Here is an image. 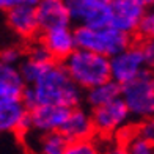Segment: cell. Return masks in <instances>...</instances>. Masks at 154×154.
Masks as SVG:
<instances>
[{"mask_svg": "<svg viewBox=\"0 0 154 154\" xmlns=\"http://www.w3.org/2000/svg\"><path fill=\"white\" fill-rule=\"evenodd\" d=\"M33 87L39 104H58L74 109L82 101L83 88L77 85L63 61H55Z\"/></svg>", "mask_w": 154, "mask_h": 154, "instance_id": "obj_1", "label": "cell"}, {"mask_svg": "<svg viewBox=\"0 0 154 154\" xmlns=\"http://www.w3.org/2000/svg\"><path fill=\"white\" fill-rule=\"evenodd\" d=\"M63 65L71 77L83 90L96 87L112 79L110 57L88 49L77 47L63 60Z\"/></svg>", "mask_w": 154, "mask_h": 154, "instance_id": "obj_2", "label": "cell"}, {"mask_svg": "<svg viewBox=\"0 0 154 154\" xmlns=\"http://www.w3.org/2000/svg\"><path fill=\"white\" fill-rule=\"evenodd\" d=\"M77 47L88 49L97 54L113 57L132 44V35L115 29L113 25L104 29H91L88 25H77L74 30Z\"/></svg>", "mask_w": 154, "mask_h": 154, "instance_id": "obj_3", "label": "cell"}, {"mask_svg": "<svg viewBox=\"0 0 154 154\" xmlns=\"http://www.w3.org/2000/svg\"><path fill=\"white\" fill-rule=\"evenodd\" d=\"M121 97L128 104L131 115L137 118L154 116L152 71L146 69L134 80L121 85Z\"/></svg>", "mask_w": 154, "mask_h": 154, "instance_id": "obj_4", "label": "cell"}, {"mask_svg": "<svg viewBox=\"0 0 154 154\" xmlns=\"http://www.w3.org/2000/svg\"><path fill=\"white\" fill-rule=\"evenodd\" d=\"M146 61L142 51V46L131 44L128 49L121 51L120 54L110 57V71L112 79L118 83H128L138 77L143 71H146Z\"/></svg>", "mask_w": 154, "mask_h": 154, "instance_id": "obj_5", "label": "cell"}, {"mask_svg": "<svg viewBox=\"0 0 154 154\" xmlns=\"http://www.w3.org/2000/svg\"><path fill=\"white\" fill-rule=\"evenodd\" d=\"M129 115H131L129 107L121 96L107 104L93 107L91 118L94 131L97 134H113L128 121Z\"/></svg>", "mask_w": 154, "mask_h": 154, "instance_id": "obj_6", "label": "cell"}, {"mask_svg": "<svg viewBox=\"0 0 154 154\" xmlns=\"http://www.w3.org/2000/svg\"><path fill=\"white\" fill-rule=\"evenodd\" d=\"M112 25L118 30L134 35L138 30L140 20L145 16L146 8L137 0H112Z\"/></svg>", "mask_w": 154, "mask_h": 154, "instance_id": "obj_7", "label": "cell"}, {"mask_svg": "<svg viewBox=\"0 0 154 154\" xmlns=\"http://www.w3.org/2000/svg\"><path fill=\"white\" fill-rule=\"evenodd\" d=\"M35 6L41 33L55 27H69L72 20L65 0H39Z\"/></svg>", "mask_w": 154, "mask_h": 154, "instance_id": "obj_8", "label": "cell"}, {"mask_svg": "<svg viewBox=\"0 0 154 154\" xmlns=\"http://www.w3.org/2000/svg\"><path fill=\"white\" fill-rule=\"evenodd\" d=\"M71 110V107L58 106V104H39L33 110H30L33 129L41 132V134L60 131L63 123L68 120Z\"/></svg>", "mask_w": 154, "mask_h": 154, "instance_id": "obj_9", "label": "cell"}, {"mask_svg": "<svg viewBox=\"0 0 154 154\" xmlns=\"http://www.w3.org/2000/svg\"><path fill=\"white\" fill-rule=\"evenodd\" d=\"M41 43L49 49L55 61H63L74 49H77L74 30L69 27H55L43 32Z\"/></svg>", "mask_w": 154, "mask_h": 154, "instance_id": "obj_10", "label": "cell"}, {"mask_svg": "<svg viewBox=\"0 0 154 154\" xmlns=\"http://www.w3.org/2000/svg\"><path fill=\"white\" fill-rule=\"evenodd\" d=\"M6 22L10 29L22 38H32L39 32L36 6L35 5H17L6 11Z\"/></svg>", "mask_w": 154, "mask_h": 154, "instance_id": "obj_11", "label": "cell"}, {"mask_svg": "<svg viewBox=\"0 0 154 154\" xmlns=\"http://www.w3.org/2000/svg\"><path fill=\"white\" fill-rule=\"evenodd\" d=\"M60 132L66 137L68 142H74V140L90 138L96 131H94L91 115H88L82 109L74 107L71 113H69L68 120L60 128Z\"/></svg>", "mask_w": 154, "mask_h": 154, "instance_id": "obj_12", "label": "cell"}, {"mask_svg": "<svg viewBox=\"0 0 154 154\" xmlns=\"http://www.w3.org/2000/svg\"><path fill=\"white\" fill-rule=\"evenodd\" d=\"M25 112L27 107L20 99L0 104V134L16 132L20 118L25 115Z\"/></svg>", "mask_w": 154, "mask_h": 154, "instance_id": "obj_13", "label": "cell"}, {"mask_svg": "<svg viewBox=\"0 0 154 154\" xmlns=\"http://www.w3.org/2000/svg\"><path fill=\"white\" fill-rule=\"evenodd\" d=\"M120 96H121V83H118L113 79H109L106 82L99 83V85L88 88L87 102L91 107H97V106H102V104L113 101Z\"/></svg>", "mask_w": 154, "mask_h": 154, "instance_id": "obj_14", "label": "cell"}, {"mask_svg": "<svg viewBox=\"0 0 154 154\" xmlns=\"http://www.w3.org/2000/svg\"><path fill=\"white\" fill-rule=\"evenodd\" d=\"M72 20L82 24L91 13L112 3V0H65Z\"/></svg>", "mask_w": 154, "mask_h": 154, "instance_id": "obj_15", "label": "cell"}, {"mask_svg": "<svg viewBox=\"0 0 154 154\" xmlns=\"http://www.w3.org/2000/svg\"><path fill=\"white\" fill-rule=\"evenodd\" d=\"M54 63L55 61H49V63L36 61L33 58H27L25 61H22L19 69H20V74H22V79L25 82V85H35V83L46 74V71L54 65Z\"/></svg>", "mask_w": 154, "mask_h": 154, "instance_id": "obj_16", "label": "cell"}, {"mask_svg": "<svg viewBox=\"0 0 154 154\" xmlns=\"http://www.w3.org/2000/svg\"><path fill=\"white\" fill-rule=\"evenodd\" d=\"M68 140L60 131H52L43 134L39 143V149L44 154H66Z\"/></svg>", "mask_w": 154, "mask_h": 154, "instance_id": "obj_17", "label": "cell"}, {"mask_svg": "<svg viewBox=\"0 0 154 154\" xmlns=\"http://www.w3.org/2000/svg\"><path fill=\"white\" fill-rule=\"evenodd\" d=\"M24 87H25V82L0 77V104L20 99Z\"/></svg>", "mask_w": 154, "mask_h": 154, "instance_id": "obj_18", "label": "cell"}, {"mask_svg": "<svg viewBox=\"0 0 154 154\" xmlns=\"http://www.w3.org/2000/svg\"><path fill=\"white\" fill-rule=\"evenodd\" d=\"M112 19H113V13H112V3H110L91 13L82 24L91 27V29H104V27L112 25Z\"/></svg>", "mask_w": 154, "mask_h": 154, "instance_id": "obj_19", "label": "cell"}, {"mask_svg": "<svg viewBox=\"0 0 154 154\" xmlns=\"http://www.w3.org/2000/svg\"><path fill=\"white\" fill-rule=\"evenodd\" d=\"M137 33L143 39L154 38V8L145 13V16L142 17V20H140V25H138Z\"/></svg>", "mask_w": 154, "mask_h": 154, "instance_id": "obj_20", "label": "cell"}, {"mask_svg": "<svg viewBox=\"0 0 154 154\" xmlns=\"http://www.w3.org/2000/svg\"><path fill=\"white\" fill-rule=\"evenodd\" d=\"M94 152H96V148L88 138L69 142L66 148V154H94Z\"/></svg>", "mask_w": 154, "mask_h": 154, "instance_id": "obj_21", "label": "cell"}, {"mask_svg": "<svg viewBox=\"0 0 154 154\" xmlns=\"http://www.w3.org/2000/svg\"><path fill=\"white\" fill-rule=\"evenodd\" d=\"M152 148H154V145L142 135L135 137L128 146L129 152H132V154H149L152 151Z\"/></svg>", "mask_w": 154, "mask_h": 154, "instance_id": "obj_22", "label": "cell"}, {"mask_svg": "<svg viewBox=\"0 0 154 154\" xmlns=\"http://www.w3.org/2000/svg\"><path fill=\"white\" fill-rule=\"evenodd\" d=\"M29 58H33L36 61H44V63H49V61H55L52 54L49 52V49L43 44V43H38L29 49Z\"/></svg>", "mask_w": 154, "mask_h": 154, "instance_id": "obj_23", "label": "cell"}, {"mask_svg": "<svg viewBox=\"0 0 154 154\" xmlns=\"http://www.w3.org/2000/svg\"><path fill=\"white\" fill-rule=\"evenodd\" d=\"M20 101L24 102V106L27 107V110H33L36 106H39L38 102V96H36V90L33 85H25L22 90V96H20Z\"/></svg>", "mask_w": 154, "mask_h": 154, "instance_id": "obj_24", "label": "cell"}, {"mask_svg": "<svg viewBox=\"0 0 154 154\" xmlns=\"http://www.w3.org/2000/svg\"><path fill=\"white\" fill-rule=\"evenodd\" d=\"M0 77H6V79H13V80L24 82L22 74H20V69L16 68V65L5 63L3 60H0Z\"/></svg>", "mask_w": 154, "mask_h": 154, "instance_id": "obj_25", "label": "cell"}, {"mask_svg": "<svg viewBox=\"0 0 154 154\" xmlns=\"http://www.w3.org/2000/svg\"><path fill=\"white\" fill-rule=\"evenodd\" d=\"M142 51L145 55L146 68L154 72V38H148L142 43Z\"/></svg>", "mask_w": 154, "mask_h": 154, "instance_id": "obj_26", "label": "cell"}, {"mask_svg": "<svg viewBox=\"0 0 154 154\" xmlns=\"http://www.w3.org/2000/svg\"><path fill=\"white\" fill-rule=\"evenodd\" d=\"M20 58H22V52L17 47H5L0 51V60H3L5 63L16 65L20 61Z\"/></svg>", "mask_w": 154, "mask_h": 154, "instance_id": "obj_27", "label": "cell"}, {"mask_svg": "<svg viewBox=\"0 0 154 154\" xmlns=\"http://www.w3.org/2000/svg\"><path fill=\"white\" fill-rule=\"evenodd\" d=\"M138 135L145 137L146 140H149L154 145V116L145 118V121L140 124V128H138Z\"/></svg>", "mask_w": 154, "mask_h": 154, "instance_id": "obj_28", "label": "cell"}, {"mask_svg": "<svg viewBox=\"0 0 154 154\" xmlns=\"http://www.w3.org/2000/svg\"><path fill=\"white\" fill-rule=\"evenodd\" d=\"M33 129V120H32V113H30V110H27L25 112V115L20 118V121H19V126H17V134L19 135H27L29 132Z\"/></svg>", "mask_w": 154, "mask_h": 154, "instance_id": "obj_29", "label": "cell"}, {"mask_svg": "<svg viewBox=\"0 0 154 154\" xmlns=\"http://www.w3.org/2000/svg\"><path fill=\"white\" fill-rule=\"evenodd\" d=\"M39 0H0V11H8L17 5H36Z\"/></svg>", "mask_w": 154, "mask_h": 154, "instance_id": "obj_30", "label": "cell"}, {"mask_svg": "<svg viewBox=\"0 0 154 154\" xmlns=\"http://www.w3.org/2000/svg\"><path fill=\"white\" fill-rule=\"evenodd\" d=\"M137 2H140L145 8H151V6H154V0H137Z\"/></svg>", "mask_w": 154, "mask_h": 154, "instance_id": "obj_31", "label": "cell"}, {"mask_svg": "<svg viewBox=\"0 0 154 154\" xmlns=\"http://www.w3.org/2000/svg\"><path fill=\"white\" fill-rule=\"evenodd\" d=\"M152 85H154V74H152Z\"/></svg>", "mask_w": 154, "mask_h": 154, "instance_id": "obj_32", "label": "cell"}]
</instances>
